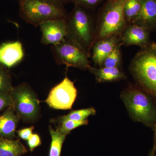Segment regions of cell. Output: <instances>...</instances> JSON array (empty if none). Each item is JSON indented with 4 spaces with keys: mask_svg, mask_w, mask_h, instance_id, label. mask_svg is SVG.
<instances>
[{
    "mask_svg": "<svg viewBox=\"0 0 156 156\" xmlns=\"http://www.w3.org/2000/svg\"><path fill=\"white\" fill-rule=\"evenodd\" d=\"M121 98L134 121L154 127L156 122V107L147 92L131 86L122 92Z\"/></svg>",
    "mask_w": 156,
    "mask_h": 156,
    "instance_id": "3957f363",
    "label": "cell"
},
{
    "mask_svg": "<svg viewBox=\"0 0 156 156\" xmlns=\"http://www.w3.org/2000/svg\"><path fill=\"white\" fill-rule=\"evenodd\" d=\"M24 55L22 44L18 41L5 43L0 47V63L9 68L20 62Z\"/></svg>",
    "mask_w": 156,
    "mask_h": 156,
    "instance_id": "4fadbf2b",
    "label": "cell"
},
{
    "mask_svg": "<svg viewBox=\"0 0 156 156\" xmlns=\"http://www.w3.org/2000/svg\"><path fill=\"white\" fill-rule=\"evenodd\" d=\"M120 43V37L118 35L95 41L92 48V59L95 64L101 67L104 59Z\"/></svg>",
    "mask_w": 156,
    "mask_h": 156,
    "instance_id": "7c38bea8",
    "label": "cell"
},
{
    "mask_svg": "<svg viewBox=\"0 0 156 156\" xmlns=\"http://www.w3.org/2000/svg\"><path fill=\"white\" fill-rule=\"evenodd\" d=\"M129 69L142 89L156 99V43L141 48L132 58Z\"/></svg>",
    "mask_w": 156,
    "mask_h": 156,
    "instance_id": "7a4b0ae2",
    "label": "cell"
},
{
    "mask_svg": "<svg viewBox=\"0 0 156 156\" xmlns=\"http://www.w3.org/2000/svg\"><path fill=\"white\" fill-rule=\"evenodd\" d=\"M103 0H71L75 5L82 6L92 9L97 7Z\"/></svg>",
    "mask_w": 156,
    "mask_h": 156,
    "instance_id": "cb8c5ba5",
    "label": "cell"
},
{
    "mask_svg": "<svg viewBox=\"0 0 156 156\" xmlns=\"http://www.w3.org/2000/svg\"><path fill=\"white\" fill-rule=\"evenodd\" d=\"M121 42L104 60L101 67L120 68L122 62Z\"/></svg>",
    "mask_w": 156,
    "mask_h": 156,
    "instance_id": "ffe728a7",
    "label": "cell"
},
{
    "mask_svg": "<svg viewBox=\"0 0 156 156\" xmlns=\"http://www.w3.org/2000/svg\"><path fill=\"white\" fill-rule=\"evenodd\" d=\"M50 1H53V2H56L60 3L62 5H64L66 3L69 2H71V0H50Z\"/></svg>",
    "mask_w": 156,
    "mask_h": 156,
    "instance_id": "83f0119b",
    "label": "cell"
},
{
    "mask_svg": "<svg viewBox=\"0 0 156 156\" xmlns=\"http://www.w3.org/2000/svg\"><path fill=\"white\" fill-rule=\"evenodd\" d=\"M20 119L12 107L5 109L0 115V137L14 139Z\"/></svg>",
    "mask_w": 156,
    "mask_h": 156,
    "instance_id": "5bb4252c",
    "label": "cell"
},
{
    "mask_svg": "<svg viewBox=\"0 0 156 156\" xmlns=\"http://www.w3.org/2000/svg\"><path fill=\"white\" fill-rule=\"evenodd\" d=\"M139 13L131 23L151 31L156 28V0H141Z\"/></svg>",
    "mask_w": 156,
    "mask_h": 156,
    "instance_id": "8fae6325",
    "label": "cell"
},
{
    "mask_svg": "<svg viewBox=\"0 0 156 156\" xmlns=\"http://www.w3.org/2000/svg\"><path fill=\"white\" fill-rule=\"evenodd\" d=\"M88 70L95 76L98 83L115 82L126 79V76L118 68L93 67L90 66Z\"/></svg>",
    "mask_w": 156,
    "mask_h": 156,
    "instance_id": "9a60e30c",
    "label": "cell"
},
{
    "mask_svg": "<svg viewBox=\"0 0 156 156\" xmlns=\"http://www.w3.org/2000/svg\"><path fill=\"white\" fill-rule=\"evenodd\" d=\"M51 142L49 156H60L62 148L66 137L67 135L62 134L58 130H54L49 127Z\"/></svg>",
    "mask_w": 156,
    "mask_h": 156,
    "instance_id": "e0dca14e",
    "label": "cell"
},
{
    "mask_svg": "<svg viewBox=\"0 0 156 156\" xmlns=\"http://www.w3.org/2000/svg\"><path fill=\"white\" fill-rule=\"evenodd\" d=\"M20 16L36 27L53 20L65 19L67 12L63 5L50 0H20Z\"/></svg>",
    "mask_w": 156,
    "mask_h": 156,
    "instance_id": "277c9868",
    "label": "cell"
},
{
    "mask_svg": "<svg viewBox=\"0 0 156 156\" xmlns=\"http://www.w3.org/2000/svg\"><path fill=\"white\" fill-rule=\"evenodd\" d=\"M108 1H109V0H108Z\"/></svg>",
    "mask_w": 156,
    "mask_h": 156,
    "instance_id": "f546056e",
    "label": "cell"
},
{
    "mask_svg": "<svg viewBox=\"0 0 156 156\" xmlns=\"http://www.w3.org/2000/svg\"><path fill=\"white\" fill-rule=\"evenodd\" d=\"M77 95L73 82L67 77L51 89L45 102L50 107L55 109H70Z\"/></svg>",
    "mask_w": 156,
    "mask_h": 156,
    "instance_id": "ba28073f",
    "label": "cell"
},
{
    "mask_svg": "<svg viewBox=\"0 0 156 156\" xmlns=\"http://www.w3.org/2000/svg\"><path fill=\"white\" fill-rule=\"evenodd\" d=\"M13 88L9 72L3 66H0V93H11Z\"/></svg>",
    "mask_w": 156,
    "mask_h": 156,
    "instance_id": "7402d4cb",
    "label": "cell"
},
{
    "mask_svg": "<svg viewBox=\"0 0 156 156\" xmlns=\"http://www.w3.org/2000/svg\"><path fill=\"white\" fill-rule=\"evenodd\" d=\"M27 152L19 140L0 137V156H20Z\"/></svg>",
    "mask_w": 156,
    "mask_h": 156,
    "instance_id": "2e32d148",
    "label": "cell"
},
{
    "mask_svg": "<svg viewBox=\"0 0 156 156\" xmlns=\"http://www.w3.org/2000/svg\"><path fill=\"white\" fill-rule=\"evenodd\" d=\"M11 94L13 108L20 119L28 122L37 119L40 102L28 84L24 83L13 87Z\"/></svg>",
    "mask_w": 156,
    "mask_h": 156,
    "instance_id": "8992f818",
    "label": "cell"
},
{
    "mask_svg": "<svg viewBox=\"0 0 156 156\" xmlns=\"http://www.w3.org/2000/svg\"><path fill=\"white\" fill-rule=\"evenodd\" d=\"M126 1L109 0L105 3L96 25L95 41L112 36H119L125 29L128 24L124 13Z\"/></svg>",
    "mask_w": 156,
    "mask_h": 156,
    "instance_id": "5b68a950",
    "label": "cell"
},
{
    "mask_svg": "<svg viewBox=\"0 0 156 156\" xmlns=\"http://www.w3.org/2000/svg\"><path fill=\"white\" fill-rule=\"evenodd\" d=\"M9 107H13L11 93H0V112Z\"/></svg>",
    "mask_w": 156,
    "mask_h": 156,
    "instance_id": "603a6c76",
    "label": "cell"
},
{
    "mask_svg": "<svg viewBox=\"0 0 156 156\" xmlns=\"http://www.w3.org/2000/svg\"><path fill=\"white\" fill-rule=\"evenodd\" d=\"M90 10L75 5L66 18L67 26L66 38L74 42L89 55L96 38V27Z\"/></svg>",
    "mask_w": 156,
    "mask_h": 156,
    "instance_id": "6da1fadb",
    "label": "cell"
},
{
    "mask_svg": "<svg viewBox=\"0 0 156 156\" xmlns=\"http://www.w3.org/2000/svg\"><path fill=\"white\" fill-rule=\"evenodd\" d=\"M141 7V0H126L124 5V13L128 23H131L137 16Z\"/></svg>",
    "mask_w": 156,
    "mask_h": 156,
    "instance_id": "d6986e66",
    "label": "cell"
},
{
    "mask_svg": "<svg viewBox=\"0 0 156 156\" xmlns=\"http://www.w3.org/2000/svg\"><path fill=\"white\" fill-rule=\"evenodd\" d=\"M96 113V110L93 108L73 110L70 112L67 115L57 119L56 122L58 123L60 121L65 120H70L78 122L85 121L88 120L87 119L88 117L90 116L94 115Z\"/></svg>",
    "mask_w": 156,
    "mask_h": 156,
    "instance_id": "ac0fdd59",
    "label": "cell"
},
{
    "mask_svg": "<svg viewBox=\"0 0 156 156\" xmlns=\"http://www.w3.org/2000/svg\"><path fill=\"white\" fill-rule=\"evenodd\" d=\"M150 32L142 27L129 23L119 35L120 42L125 46L145 48L151 43Z\"/></svg>",
    "mask_w": 156,
    "mask_h": 156,
    "instance_id": "30bf717a",
    "label": "cell"
},
{
    "mask_svg": "<svg viewBox=\"0 0 156 156\" xmlns=\"http://www.w3.org/2000/svg\"><path fill=\"white\" fill-rule=\"evenodd\" d=\"M56 63L67 67L88 70L90 66V55L74 42L66 38L63 41L51 46Z\"/></svg>",
    "mask_w": 156,
    "mask_h": 156,
    "instance_id": "52a82bcc",
    "label": "cell"
},
{
    "mask_svg": "<svg viewBox=\"0 0 156 156\" xmlns=\"http://www.w3.org/2000/svg\"><path fill=\"white\" fill-rule=\"evenodd\" d=\"M154 136L153 147L152 149L155 151H156V122L154 126Z\"/></svg>",
    "mask_w": 156,
    "mask_h": 156,
    "instance_id": "4316f807",
    "label": "cell"
},
{
    "mask_svg": "<svg viewBox=\"0 0 156 156\" xmlns=\"http://www.w3.org/2000/svg\"><path fill=\"white\" fill-rule=\"evenodd\" d=\"M41 137L38 134H33L27 140V144L30 150L32 151L35 148L41 144Z\"/></svg>",
    "mask_w": 156,
    "mask_h": 156,
    "instance_id": "d4e9b609",
    "label": "cell"
},
{
    "mask_svg": "<svg viewBox=\"0 0 156 156\" xmlns=\"http://www.w3.org/2000/svg\"><path fill=\"white\" fill-rule=\"evenodd\" d=\"M34 128V126L23 128V129L17 131V134H18V136L21 139L23 140H27L31 135L33 134V131Z\"/></svg>",
    "mask_w": 156,
    "mask_h": 156,
    "instance_id": "484cf974",
    "label": "cell"
},
{
    "mask_svg": "<svg viewBox=\"0 0 156 156\" xmlns=\"http://www.w3.org/2000/svg\"><path fill=\"white\" fill-rule=\"evenodd\" d=\"M156 151H155L152 149L150 151L148 156H156Z\"/></svg>",
    "mask_w": 156,
    "mask_h": 156,
    "instance_id": "f1b7e54d",
    "label": "cell"
},
{
    "mask_svg": "<svg viewBox=\"0 0 156 156\" xmlns=\"http://www.w3.org/2000/svg\"><path fill=\"white\" fill-rule=\"evenodd\" d=\"M42 33L41 42L44 44L55 45L63 41L67 35L65 19L53 20L39 26Z\"/></svg>",
    "mask_w": 156,
    "mask_h": 156,
    "instance_id": "9c48e42d",
    "label": "cell"
},
{
    "mask_svg": "<svg viewBox=\"0 0 156 156\" xmlns=\"http://www.w3.org/2000/svg\"><path fill=\"white\" fill-rule=\"evenodd\" d=\"M60 124L56 130L62 134L67 135L70 133L71 131L78 127L83 126H86L89 123L88 120L83 121H73L70 120H65L58 122Z\"/></svg>",
    "mask_w": 156,
    "mask_h": 156,
    "instance_id": "44dd1931",
    "label": "cell"
}]
</instances>
